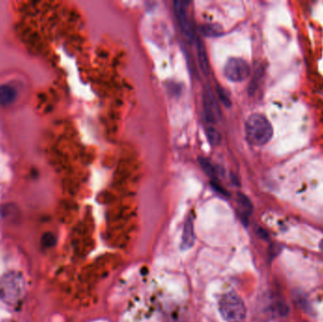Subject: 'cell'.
Wrapping results in <instances>:
<instances>
[{
  "label": "cell",
  "mask_w": 323,
  "mask_h": 322,
  "mask_svg": "<svg viewBox=\"0 0 323 322\" xmlns=\"http://www.w3.org/2000/svg\"><path fill=\"white\" fill-rule=\"evenodd\" d=\"M212 186L218 192H220L221 194H226V191L223 189V187L221 186L220 184H218L216 182H212Z\"/></svg>",
  "instance_id": "17"
},
{
  "label": "cell",
  "mask_w": 323,
  "mask_h": 322,
  "mask_svg": "<svg viewBox=\"0 0 323 322\" xmlns=\"http://www.w3.org/2000/svg\"><path fill=\"white\" fill-rule=\"evenodd\" d=\"M216 96H218V100H220V102L225 106V107H230V105H232V102H230V100L229 96L227 94V93H226V91L221 87V86H220V85H218L216 86Z\"/></svg>",
  "instance_id": "14"
},
{
  "label": "cell",
  "mask_w": 323,
  "mask_h": 322,
  "mask_svg": "<svg viewBox=\"0 0 323 322\" xmlns=\"http://www.w3.org/2000/svg\"><path fill=\"white\" fill-rule=\"evenodd\" d=\"M198 162L200 164V166L204 170V172L206 173V175H208L211 178L216 177V170H214V166L211 164V162L206 158H200Z\"/></svg>",
  "instance_id": "13"
},
{
  "label": "cell",
  "mask_w": 323,
  "mask_h": 322,
  "mask_svg": "<svg viewBox=\"0 0 323 322\" xmlns=\"http://www.w3.org/2000/svg\"><path fill=\"white\" fill-rule=\"evenodd\" d=\"M218 311L226 322H245L246 306L242 298L234 292H228L221 296L218 302Z\"/></svg>",
  "instance_id": "3"
},
{
  "label": "cell",
  "mask_w": 323,
  "mask_h": 322,
  "mask_svg": "<svg viewBox=\"0 0 323 322\" xmlns=\"http://www.w3.org/2000/svg\"><path fill=\"white\" fill-rule=\"evenodd\" d=\"M278 312L280 316H286L288 313V306L284 304H280L278 306Z\"/></svg>",
  "instance_id": "16"
},
{
  "label": "cell",
  "mask_w": 323,
  "mask_h": 322,
  "mask_svg": "<svg viewBox=\"0 0 323 322\" xmlns=\"http://www.w3.org/2000/svg\"><path fill=\"white\" fill-rule=\"evenodd\" d=\"M17 98L16 89L12 85H0V105L10 106L16 102Z\"/></svg>",
  "instance_id": "8"
},
{
  "label": "cell",
  "mask_w": 323,
  "mask_h": 322,
  "mask_svg": "<svg viewBox=\"0 0 323 322\" xmlns=\"http://www.w3.org/2000/svg\"><path fill=\"white\" fill-rule=\"evenodd\" d=\"M204 114L206 119L211 123H218L221 119V110L218 100L211 88L205 89L202 96Z\"/></svg>",
  "instance_id": "5"
},
{
  "label": "cell",
  "mask_w": 323,
  "mask_h": 322,
  "mask_svg": "<svg viewBox=\"0 0 323 322\" xmlns=\"http://www.w3.org/2000/svg\"><path fill=\"white\" fill-rule=\"evenodd\" d=\"M224 75L234 82H241L246 80L250 74V68L246 60L241 58H230L224 66Z\"/></svg>",
  "instance_id": "4"
},
{
  "label": "cell",
  "mask_w": 323,
  "mask_h": 322,
  "mask_svg": "<svg viewBox=\"0 0 323 322\" xmlns=\"http://www.w3.org/2000/svg\"><path fill=\"white\" fill-rule=\"evenodd\" d=\"M56 242H57L56 236L52 232H46L41 239L42 246L44 248H52L55 246Z\"/></svg>",
  "instance_id": "15"
},
{
  "label": "cell",
  "mask_w": 323,
  "mask_h": 322,
  "mask_svg": "<svg viewBox=\"0 0 323 322\" xmlns=\"http://www.w3.org/2000/svg\"><path fill=\"white\" fill-rule=\"evenodd\" d=\"M196 241L195 230H194V224L193 220L189 218L184 223L182 236V243L180 248L182 250H187L194 246Z\"/></svg>",
  "instance_id": "7"
},
{
  "label": "cell",
  "mask_w": 323,
  "mask_h": 322,
  "mask_svg": "<svg viewBox=\"0 0 323 322\" xmlns=\"http://www.w3.org/2000/svg\"><path fill=\"white\" fill-rule=\"evenodd\" d=\"M196 52H198V59L200 70L202 71L204 75H208L210 72V64L207 55V51L204 46V42L198 41L196 42Z\"/></svg>",
  "instance_id": "9"
},
{
  "label": "cell",
  "mask_w": 323,
  "mask_h": 322,
  "mask_svg": "<svg viewBox=\"0 0 323 322\" xmlns=\"http://www.w3.org/2000/svg\"><path fill=\"white\" fill-rule=\"evenodd\" d=\"M236 202H238V210L241 212L242 216H248L252 212V204L246 195L242 193H238Z\"/></svg>",
  "instance_id": "10"
},
{
  "label": "cell",
  "mask_w": 323,
  "mask_h": 322,
  "mask_svg": "<svg viewBox=\"0 0 323 322\" xmlns=\"http://www.w3.org/2000/svg\"><path fill=\"white\" fill-rule=\"evenodd\" d=\"M174 10L175 14L178 20V25L180 26L184 34L186 35L188 38H193V28L190 24L188 14H187L186 3L182 1H175L174 2Z\"/></svg>",
  "instance_id": "6"
},
{
  "label": "cell",
  "mask_w": 323,
  "mask_h": 322,
  "mask_svg": "<svg viewBox=\"0 0 323 322\" xmlns=\"http://www.w3.org/2000/svg\"><path fill=\"white\" fill-rule=\"evenodd\" d=\"M202 32L207 37H218L223 34V28L216 23H207L202 26Z\"/></svg>",
  "instance_id": "11"
},
{
  "label": "cell",
  "mask_w": 323,
  "mask_h": 322,
  "mask_svg": "<svg viewBox=\"0 0 323 322\" xmlns=\"http://www.w3.org/2000/svg\"><path fill=\"white\" fill-rule=\"evenodd\" d=\"M25 280L20 272H10L0 278V300L6 304H18L26 293Z\"/></svg>",
  "instance_id": "1"
},
{
  "label": "cell",
  "mask_w": 323,
  "mask_h": 322,
  "mask_svg": "<svg viewBox=\"0 0 323 322\" xmlns=\"http://www.w3.org/2000/svg\"><path fill=\"white\" fill-rule=\"evenodd\" d=\"M320 248H322V250L323 252V240L320 242Z\"/></svg>",
  "instance_id": "18"
},
{
  "label": "cell",
  "mask_w": 323,
  "mask_h": 322,
  "mask_svg": "<svg viewBox=\"0 0 323 322\" xmlns=\"http://www.w3.org/2000/svg\"><path fill=\"white\" fill-rule=\"evenodd\" d=\"M206 136H207L210 144L212 146L220 144L222 137H221L220 132L216 128H214V127L208 128L206 130Z\"/></svg>",
  "instance_id": "12"
},
{
  "label": "cell",
  "mask_w": 323,
  "mask_h": 322,
  "mask_svg": "<svg viewBox=\"0 0 323 322\" xmlns=\"http://www.w3.org/2000/svg\"><path fill=\"white\" fill-rule=\"evenodd\" d=\"M246 141L252 146H262L272 140L273 128L272 124L264 116L254 114L245 123Z\"/></svg>",
  "instance_id": "2"
}]
</instances>
